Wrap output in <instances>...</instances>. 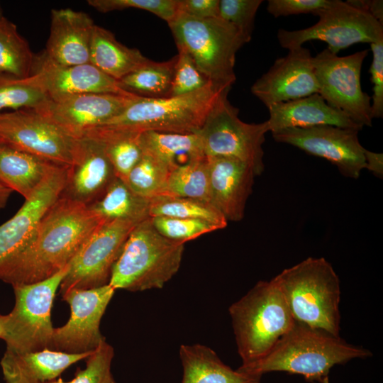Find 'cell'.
I'll return each instance as SVG.
<instances>
[{
  "mask_svg": "<svg viewBox=\"0 0 383 383\" xmlns=\"http://www.w3.org/2000/svg\"><path fill=\"white\" fill-rule=\"evenodd\" d=\"M4 18V14H3V11H2V9L1 7V5H0V21Z\"/></svg>",
  "mask_w": 383,
  "mask_h": 383,
  "instance_id": "f907efd6",
  "label": "cell"
},
{
  "mask_svg": "<svg viewBox=\"0 0 383 383\" xmlns=\"http://www.w3.org/2000/svg\"><path fill=\"white\" fill-rule=\"evenodd\" d=\"M150 60L136 48L118 42L109 30L95 25L89 50V63L118 81Z\"/></svg>",
  "mask_w": 383,
  "mask_h": 383,
  "instance_id": "4316f807",
  "label": "cell"
},
{
  "mask_svg": "<svg viewBox=\"0 0 383 383\" xmlns=\"http://www.w3.org/2000/svg\"><path fill=\"white\" fill-rule=\"evenodd\" d=\"M207 157L211 204L227 221H241L256 177L253 170L245 162L235 157Z\"/></svg>",
  "mask_w": 383,
  "mask_h": 383,
  "instance_id": "44dd1931",
  "label": "cell"
},
{
  "mask_svg": "<svg viewBox=\"0 0 383 383\" xmlns=\"http://www.w3.org/2000/svg\"><path fill=\"white\" fill-rule=\"evenodd\" d=\"M5 315L0 314V338L3 340L4 336Z\"/></svg>",
  "mask_w": 383,
  "mask_h": 383,
  "instance_id": "c3c4849f",
  "label": "cell"
},
{
  "mask_svg": "<svg viewBox=\"0 0 383 383\" xmlns=\"http://www.w3.org/2000/svg\"><path fill=\"white\" fill-rule=\"evenodd\" d=\"M88 4L101 13L126 9L149 11L169 23L179 13V0H89Z\"/></svg>",
  "mask_w": 383,
  "mask_h": 383,
  "instance_id": "f35d334b",
  "label": "cell"
},
{
  "mask_svg": "<svg viewBox=\"0 0 383 383\" xmlns=\"http://www.w3.org/2000/svg\"><path fill=\"white\" fill-rule=\"evenodd\" d=\"M318 17L314 25L300 30L279 29L277 40L289 50L309 40L325 42L327 49L338 53L356 43H375L383 40V24L366 11L347 1L335 0L333 4L313 13Z\"/></svg>",
  "mask_w": 383,
  "mask_h": 383,
  "instance_id": "9c48e42d",
  "label": "cell"
},
{
  "mask_svg": "<svg viewBox=\"0 0 383 383\" xmlns=\"http://www.w3.org/2000/svg\"><path fill=\"white\" fill-rule=\"evenodd\" d=\"M116 177L101 144L84 135L78 138L60 196L88 206L101 197Z\"/></svg>",
  "mask_w": 383,
  "mask_h": 383,
  "instance_id": "ffe728a7",
  "label": "cell"
},
{
  "mask_svg": "<svg viewBox=\"0 0 383 383\" xmlns=\"http://www.w3.org/2000/svg\"><path fill=\"white\" fill-rule=\"evenodd\" d=\"M350 5L362 9L383 24V1L382 0H348Z\"/></svg>",
  "mask_w": 383,
  "mask_h": 383,
  "instance_id": "f6af8a7d",
  "label": "cell"
},
{
  "mask_svg": "<svg viewBox=\"0 0 383 383\" xmlns=\"http://www.w3.org/2000/svg\"><path fill=\"white\" fill-rule=\"evenodd\" d=\"M170 96L189 94L211 83L197 68L190 56L178 51Z\"/></svg>",
  "mask_w": 383,
  "mask_h": 383,
  "instance_id": "ab89813d",
  "label": "cell"
},
{
  "mask_svg": "<svg viewBox=\"0 0 383 383\" xmlns=\"http://www.w3.org/2000/svg\"><path fill=\"white\" fill-rule=\"evenodd\" d=\"M150 199L135 193L116 177L104 194L87 206L101 221H128L140 223L150 217Z\"/></svg>",
  "mask_w": 383,
  "mask_h": 383,
  "instance_id": "f1b7e54d",
  "label": "cell"
},
{
  "mask_svg": "<svg viewBox=\"0 0 383 383\" xmlns=\"http://www.w3.org/2000/svg\"><path fill=\"white\" fill-rule=\"evenodd\" d=\"M140 134L99 126L87 131L82 136L92 138L101 144L116 177L124 180L144 153Z\"/></svg>",
  "mask_w": 383,
  "mask_h": 383,
  "instance_id": "f546056e",
  "label": "cell"
},
{
  "mask_svg": "<svg viewBox=\"0 0 383 383\" xmlns=\"http://www.w3.org/2000/svg\"><path fill=\"white\" fill-rule=\"evenodd\" d=\"M77 143L78 138L34 109L0 113V143L4 145L69 167Z\"/></svg>",
  "mask_w": 383,
  "mask_h": 383,
  "instance_id": "7c38bea8",
  "label": "cell"
},
{
  "mask_svg": "<svg viewBox=\"0 0 383 383\" xmlns=\"http://www.w3.org/2000/svg\"><path fill=\"white\" fill-rule=\"evenodd\" d=\"M59 167L61 165L0 143V182L25 200Z\"/></svg>",
  "mask_w": 383,
  "mask_h": 383,
  "instance_id": "d4e9b609",
  "label": "cell"
},
{
  "mask_svg": "<svg viewBox=\"0 0 383 383\" xmlns=\"http://www.w3.org/2000/svg\"><path fill=\"white\" fill-rule=\"evenodd\" d=\"M230 90L210 83L179 96H137L121 113L101 126L139 133H197L218 99Z\"/></svg>",
  "mask_w": 383,
  "mask_h": 383,
  "instance_id": "52a82bcc",
  "label": "cell"
},
{
  "mask_svg": "<svg viewBox=\"0 0 383 383\" xmlns=\"http://www.w3.org/2000/svg\"><path fill=\"white\" fill-rule=\"evenodd\" d=\"M114 292L106 284L89 289H72L61 294L70 305V316L64 326L54 328L48 349L72 354L96 350L106 340L100 323Z\"/></svg>",
  "mask_w": 383,
  "mask_h": 383,
  "instance_id": "5bb4252c",
  "label": "cell"
},
{
  "mask_svg": "<svg viewBox=\"0 0 383 383\" xmlns=\"http://www.w3.org/2000/svg\"><path fill=\"white\" fill-rule=\"evenodd\" d=\"M143 150L161 161L170 172L206 157L203 141L197 133L145 131L140 134Z\"/></svg>",
  "mask_w": 383,
  "mask_h": 383,
  "instance_id": "83f0119b",
  "label": "cell"
},
{
  "mask_svg": "<svg viewBox=\"0 0 383 383\" xmlns=\"http://www.w3.org/2000/svg\"><path fill=\"white\" fill-rule=\"evenodd\" d=\"M222 96L198 133L207 157L225 156L239 159L253 170L256 176L265 170L262 145L269 131L266 121L248 123L238 117V109Z\"/></svg>",
  "mask_w": 383,
  "mask_h": 383,
  "instance_id": "30bf717a",
  "label": "cell"
},
{
  "mask_svg": "<svg viewBox=\"0 0 383 383\" xmlns=\"http://www.w3.org/2000/svg\"><path fill=\"white\" fill-rule=\"evenodd\" d=\"M177 55L164 62L149 60L118 81L123 91L144 98L170 96Z\"/></svg>",
  "mask_w": 383,
  "mask_h": 383,
  "instance_id": "4dcf8cb0",
  "label": "cell"
},
{
  "mask_svg": "<svg viewBox=\"0 0 383 383\" xmlns=\"http://www.w3.org/2000/svg\"><path fill=\"white\" fill-rule=\"evenodd\" d=\"M168 26L178 51L188 54L212 84L231 89L236 53L251 38L220 17L200 19L179 13Z\"/></svg>",
  "mask_w": 383,
  "mask_h": 383,
  "instance_id": "8992f818",
  "label": "cell"
},
{
  "mask_svg": "<svg viewBox=\"0 0 383 383\" xmlns=\"http://www.w3.org/2000/svg\"><path fill=\"white\" fill-rule=\"evenodd\" d=\"M220 0H179V13L200 18L219 17Z\"/></svg>",
  "mask_w": 383,
  "mask_h": 383,
  "instance_id": "ee69618b",
  "label": "cell"
},
{
  "mask_svg": "<svg viewBox=\"0 0 383 383\" xmlns=\"http://www.w3.org/2000/svg\"><path fill=\"white\" fill-rule=\"evenodd\" d=\"M358 131L333 126L292 128L272 133L273 139L326 159L345 177L357 179L365 169V148Z\"/></svg>",
  "mask_w": 383,
  "mask_h": 383,
  "instance_id": "9a60e30c",
  "label": "cell"
},
{
  "mask_svg": "<svg viewBox=\"0 0 383 383\" xmlns=\"http://www.w3.org/2000/svg\"><path fill=\"white\" fill-rule=\"evenodd\" d=\"M179 357L182 383H260L261 377L233 370L206 345H182Z\"/></svg>",
  "mask_w": 383,
  "mask_h": 383,
  "instance_id": "484cf974",
  "label": "cell"
},
{
  "mask_svg": "<svg viewBox=\"0 0 383 383\" xmlns=\"http://www.w3.org/2000/svg\"><path fill=\"white\" fill-rule=\"evenodd\" d=\"M335 0H269L267 11L275 18L311 13L331 6Z\"/></svg>",
  "mask_w": 383,
  "mask_h": 383,
  "instance_id": "7bdbcfd3",
  "label": "cell"
},
{
  "mask_svg": "<svg viewBox=\"0 0 383 383\" xmlns=\"http://www.w3.org/2000/svg\"><path fill=\"white\" fill-rule=\"evenodd\" d=\"M372 355L369 350L350 344L340 336L295 322L267 355L241 365L237 370L259 377L271 372H286L321 382L335 365Z\"/></svg>",
  "mask_w": 383,
  "mask_h": 383,
  "instance_id": "7a4b0ae2",
  "label": "cell"
},
{
  "mask_svg": "<svg viewBox=\"0 0 383 383\" xmlns=\"http://www.w3.org/2000/svg\"><path fill=\"white\" fill-rule=\"evenodd\" d=\"M95 24L86 13L71 9L51 11L50 31L43 52L61 65L89 63V50Z\"/></svg>",
  "mask_w": 383,
  "mask_h": 383,
  "instance_id": "7402d4cb",
  "label": "cell"
},
{
  "mask_svg": "<svg viewBox=\"0 0 383 383\" xmlns=\"http://www.w3.org/2000/svg\"><path fill=\"white\" fill-rule=\"evenodd\" d=\"M31 74L36 77L52 101L91 93L133 95L123 91L117 80L91 63L61 65L51 61L44 52L35 57Z\"/></svg>",
  "mask_w": 383,
  "mask_h": 383,
  "instance_id": "d6986e66",
  "label": "cell"
},
{
  "mask_svg": "<svg viewBox=\"0 0 383 383\" xmlns=\"http://www.w3.org/2000/svg\"><path fill=\"white\" fill-rule=\"evenodd\" d=\"M372 61L370 68V80L373 84L371 98L373 118L383 117V40L370 44Z\"/></svg>",
  "mask_w": 383,
  "mask_h": 383,
  "instance_id": "b9f144b4",
  "label": "cell"
},
{
  "mask_svg": "<svg viewBox=\"0 0 383 383\" xmlns=\"http://www.w3.org/2000/svg\"><path fill=\"white\" fill-rule=\"evenodd\" d=\"M107 383H116L114 379L112 377Z\"/></svg>",
  "mask_w": 383,
  "mask_h": 383,
  "instance_id": "816d5d0a",
  "label": "cell"
},
{
  "mask_svg": "<svg viewBox=\"0 0 383 383\" xmlns=\"http://www.w3.org/2000/svg\"><path fill=\"white\" fill-rule=\"evenodd\" d=\"M35 57L16 26L4 17L0 21V74L28 77L32 74Z\"/></svg>",
  "mask_w": 383,
  "mask_h": 383,
  "instance_id": "1f68e13d",
  "label": "cell"
},
{
  "mask_svg": "<svg viewBox=\"0 0 383 383\" xmlns=\"http://www.w3.org/2000/svg\"><path fill=\"white\" fill-rule=\"evenodd\" d=\"M67 167L54 170L16 214L0 226V267L29 243L42 218L60 196Z\"/></svg>",
  "mask_w": 383,
  "mask_h": 383,
  "instance_id": "ac0fdd59",
  "label": "cell"
},
{
  "mask_svg": "<svg viewBox=\"0 0 383 383\" xmlns=\"http://www.w3.org/2000/svg\"><path fill=\"white\" fill-rule=\"evenodd\" d=\"M294 321L340 336V282L324 257H308L272 278Z\"/></svg>",
  "mask_w": 383,
  "mask_h": 383,
  "instance_id": "3957f363",
  "label": "cell"
},
{
  "mask_svg": "<svg viewBox=\"0 0 383 383\" xmlns=\"http://www.w3.org/2000/svg\"><path fill=\"white\" fill-rule=\"evenodd\" d=\"M162 195L191 198L211 203L208 157L172 170Z\"/></svg>",
  "mask_w": 383,
  "mask_h": 383,
  "instance_id": "d6a6232c",
  "label": "cell"
},
{
  "mask_svg": "<svg viewBox=\"0 0 383 383\" xmlns=\"http://www.w3.org/2000/svg\"><path fill=\"white\" fill-rule=\"evenodd\" d=\"M137 224L120 220L102 222L70 262L60 286V294L72 289H89L109 284L112 268Z\"/></svg>",
  "mask_w": 383,
  "mask_h": 383,
  "instance_id": "4fadbf2b",
  "label": "cell"
},
{
  "mask_svg": "<svg viewBox=\"0 0 383 383\" xmlns=\"http://www.w3.org/2000/svg\"><path fill=\"white\" fill-rule=\"evenodd\" d=\"M114 355L113 347L106 340L86 360L84 369H77L74 377L64 382L61 378L45 383H107L112 377L111 367Z\"/></svg>",
  "mask_w": 383,
  "mask_h": 383,
  "instance_id": "74e56055",
  "label": "cell"
},
{
  "mask_svg": "<svg viewBox=\"0 0 383 383\" xmlns=\"http://www.w3.org/2000/svg\"><path fill=\"white\" fill-rule=\"evenodd\" d=\"M150 217L164 216L201 219L211 222L221 229L228 221L209 202L198 199L160 195L150 199Z\"/></svg>",
  "mask_w": 383,
  "mask_h": 383,
  "instance_id": "836d02e7",
  "label": "cell"
},
{
  "mask_svg": "<svg viewBox=\"0 0 383 383\" xmlns=\"http://www.w3.org/2000/svg\"><path fill=\"white\" fill-rule=\"evenodd\" d=\"M262 0H220L219 17L251 38L257 11Z\"/></svg>",
  "mask_w": 383,
  "mask_h": 383,
  "instance_id": "60d3db41",
  "label": "cell"
},
{
  "mask_svg": "<svg viewBox=\"0 0 383 383\" xmlns=\"http://www.w3.org/2000/svg\"><path fill=\"white\" fill-rule=\"evenodd\" d=\"M135 95L91 93L57 101L49 99L35 111L47 116L72 136L79 138L88 130L121 113Z\"/></svg>",
  "mask_w": 383,
  "mask_h": 383,
  "instance_id": "e0dca14e",
  "label": "cell"
},
{
  "mask_svg": "<svg viewBox=\"0 0 383 383\" xmlns=\"http://www.w3.org/2000/svg\"><path fill=\"white\" fill-rule=\"evenodd\" d=\"M320 383H330L329 377H325Z\"/></svg>",
  "mask_w": 383,
  "mask_h": 383,
  "instance_id": "681fc988",
  "label": "cell"
},
{
  "mask_svg": "<svg viewBox=\"0 0 383 383\" xmlns=\"http://www.w3.org/2000/svg\"><path fill=\"white\" fill-rule=\"evenodd\" d=\"M169 174L165 165L144 151L123 181L135 193L150 199L163 194Z\"/></svg>",
  "mask_w": 383,
  "mask_h": 383,
  "instance_id": "d590c367",
  "label": "cell"
},
{
  "mask_svg": "<svg viewBox=\"0 0 383 383\" xmlns=\"http://www.w3.org/2000/svg\"><path fill=\"white\" fill-rule=\"evenodd\" d=\"M251 92L267 108L318 93L310 50L303 46L289 50L254 82Z\"/></svg>",
  "mask_w": 383,
  "mask_h": 383,
  "instance_id": "2e32d148",
  "label": "cell"
},
{
  "mask_svg": "<svg viewBox=\"0 0 383 383\" xmlns=\"http://www.w3.org/2000/svg\"><path fill=\"white\" fill-rule=\"evenodd\" d=\"M228 311L242 365L267 355L295 323L273 279L258 282Z\"/></svg>",
  "mask_w": 383,
  "mask_h": 383,
  "instance_id": "277c9868",
  "label": "cell"
},
{
  "mask_svg": "<svg viewBox=\"0 0 383 383\" xmlns=\"http://www.w3.org/2000/svg\"><path fill=\"white\" fill-rule=\"evenodd\" d=\"M92 353L72 354L48 348L21 353L6 350L0 365L6 383H45Z\"/></svg>",
  "mask_w": 383,
  "mask_h": 383,
  "instance_id": "cb8c5ba5",
  "label": "cell"
},
{
  "mask_svg": "<svg viewBox=\"0 0 383 383\" xmlns=\"http://www.w3.org/2000/svg\"><path fill=\"white\" fill-rule=\"evenodd\" d=\"M368 50L338 56L327 48L313 57L318 94L357 124L372 126L371 97L362 91L360 74Z\"/></svg>",
  "mask_w": 383,
  "mask_h": 383,
  "instance_id": "8fae6325",
  "label": "cell"
},
{
  "mask_svg": "<svg viewBox=\"0 0 383 383\" xmlns=\"http://www.w3.org/2000/svg\"><path fill=\"white\" fill-rule=\"evenodd\" d=\"M365 169L372 172L376 177H383V155L367 150L365 151Z\"/></svg>",
  "mask_w": 383,
  "mask_h": 383,
  "instance_id": "bcb514c9",
  "label": "cell"
},
{
  "mask_svg": "<svg viewBox=\"0 0 383 383\" xmlns=\"http://www.w3.org/2000/svg\"><path fill=\"white\" fill-rule=\"evenodd\" d=\"M184 248V243L161 235L148 218L130 233L109 284L131 292L161 289L178 272Z\"/></svg>",
  "mask_w": 383,
  "mask_h": 383,
  "instance_id": "5b68a950",
  "label": "cell"
},
{
  "mask_svg": "<svg viewBox=\"0 0 383 383\" xmlns=\"http://www.w3.org/2000/svg\"><path fill=\"white\" fill-rule=\"evenodd\" d=\"M12 192L11 189L0 182V209L5 207Z\"/></svg>",
  "mask_w": 383,
  "mask_h": 383,
  "instance_id": "7dc6e473",
  "label": "cell"
},
{
  "mask_svg": "<svg viewBox=\"0 0 383 383\" xmlns=\"http://www.w3.org/2000/svg\"><path fill=\"white\" fill-rule=\"evenodd\" d=\"M150 220L161 235L182 243L221 229L211 222L201 219L156 216L150 218Z\"/></svg>",
  "mask_w": 383,
  "mask_h": 383,
  "instance_id": "8d00e7d4",
  "label": "cell"
},
{
  "mask_svg": "<svg viewBox=\"0 0 383 383\" xmlns=\"http://www.w3.org/2000/svg\"><path fill=\"white\" fill-rule=\"evenodd\" d=\"M48 100L35 75L19 78L0 74V113L7 109L37 110Z\"/></svg>",
  "mask_w": 383,
  "mask_h": 383,
  "instance_id": "e575fe53",
  "label": "cell"
},
{
  "mask_svg": "<svg viewBox=\"0 0 383 383\" xmlns=\"http://www.w3.org/2000/svg\"><path fill=\"white\" fill-rule=\"evenodd\" d=\"M102 222L87 205L60 196L27 246L0 267V280L13 286L52 277L70 264Z\"/></svg>",
  "mask_w": 383,
  "mask_h": 383,
  "instance_id": "6da1fadb",
  "label": "cell"
},
{
  "mask_svg": "<svg viewBox=\"0 0 383 383\" xmlns=\"http://www.w3.org/2000/svg\"><path fill=\"white\" fill-rule=\"evenodd\" d=\"M68 269L69 265L44 280L12 286L15 304L5 315L6 350L21 353L48 348L54 330L51 309Z\"/></svg>",
  "mask_w": 383,
  "mask_h": 383,
  "instance_id": "ba28073f",
  "label": "cell"
},
{
  "mask_svg": "<svg viewBox=\"0 0 383 383\" xmlns=\"http://www.w3.org/2000/svg\"><path fill=\"white\" fill-rule=\"evenodd\" d=\"M267 109L270 117L267 123L272 133L287 128L316 126H333L358 131L363 128L342 111L330 106L318 93L274 104Z\"/></svg>",
  "mask_w": 383,
  "mask_h": 383,
  "instance_id": "603a6c76",
  "label": "cell"
}]
</instances>
